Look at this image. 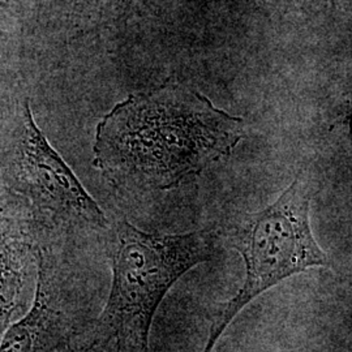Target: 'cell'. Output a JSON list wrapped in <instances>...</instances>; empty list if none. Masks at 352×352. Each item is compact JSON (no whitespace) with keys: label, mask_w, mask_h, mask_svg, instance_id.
<instances>
[{"label":"cell","mask_w":352,"mask_h":352,"mask_svg":"<svg viewBox=\"0 0 352 352\" xmlns=\"http://www.w3.org/2000/svg\"><path fill=\"white\" fill-rule=\"evenodd\" d=\"M11 0H0V3H10Z\"/></svg>","instance_id":"obj_7"},{"label":"cell","mask_w":352,"mask_h":352,"mask_svg":"<svg viewBox=\"0 0 352 352\" xmlns=\"http://www.w3.org/2000/svg\"><path fill=\"white\" fill-rule=\"evenodd\" d=\"M311 201L308 182L296 176L276 201L260 212L244 214L234 225L230 243L244 260L245 278L234 298L214 307L202 352L213 351L232 320L265 291L311 267L331 266L311 230Z\"/></svg>","instance_id":"obj_3"},{"label":"cell","mask_w":352,"mask_h":352,"mask_svg":"<svg viewBox=\"0 0 352 352\" xmlns=\"http://www.w3.org/2000/svg\"><path fill=\"white\" fill-rule=\"evenodd\" d=\"M243 138L241 118L196 89L167 82L129 96L103 116L94 166L122 188L170 190L228 157Z\"/></svg>","instance_id":"obj_1"},{"label":"cell","mask_w":352,"mask_h":352,"mask_svg":"<svg viewBox=\"0 0 352 352\" xmlns=\"http://www.w3.org/2000/svg\"><path fill=\"white\" fill-rule=\"evenodd\" d=\"M215 235L209 230L149 234L128 221L113 230V282L94 327L93 352H149L154 315L166 294L190 269L210 261Z\"/></svg>","instance_id":"obj_2"},{"label":"cell","mask_w":352,"mask_h":352,"mask_svg":"<svg viewBox=\"0 0 352 352\" xmlns=\"http://www.w3.org/2000/svg\"><path fill=\"white\" fill-rule=\"evenodd\" d=\"M6 145V177L38 210L65 223L104 227L100 205L34 123L25 103L16 115Z\"/></svg>","instance_id":"obj_4"},{"label":"cell","mask_w":352,"mask_h":352,"mask_svg":"<svg viewBox=\"0 0 352 352\" xmlns=\"http://www.w3.org/2000/svg\"><path fill=\"white\" fill-rule=\"evenodd\" d=\"M65 308L63 279L41 250L33 304L25 315L6 329L0 338V352H55L64 347L74 327Z\"/></svg>","instance_id":"obj_5"},{"label":"cell","mask_w":352,"mask_h":352,"mask_svg":"<svg viewBox=\"0 0 352 352\" xmlns=\"http://www.w3.org/2000/svg\"><path fill=\"white\" fill-rule=\"evenodd\" d=\"M38 248L25 219L0 206V338L25 309L32 269H37Z\"/></svg>","instance_id":"obj_6"}]
</instances>
